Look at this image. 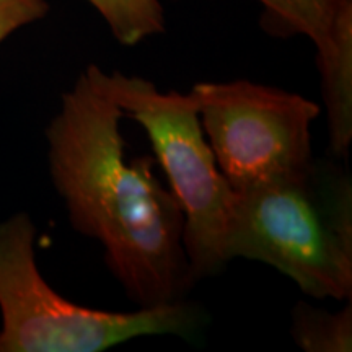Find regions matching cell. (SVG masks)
I'll return each mask as SVG.
<instances>
[{
    "label": "cell",
    "mask_w": 352,
    "mask_h": 352,
    "mask_svg": "<svg viewBox=\"0 0 352 352\" xmlns=\"http://www.w3.org/2000/svg\"><path fill=\"white\" fill-rule=\"evenodd\" d=\"M88 65L63 95L46 131L54 186L78 233L100 241L104 263L138 307L186 298L192 289L178 201L148 157L127 160L122 111Z\"/></svg>",
    "instance_id": "cell-1"
},
{
    "label": "cell",
    "mask_w": 352,
    "mask_h": 352,
    "mask_svg": "<svg viewBox=\"0 0 352 352\" xmlns=\"http://www.w3.org/2000/svg\"><path fill=\"white\" fill-rule=\"evenodd\" d=\"M226 254L274 267L314 298L352 297V182L315 160L305 175L235 191Z\"/></svg>",
    "instance_id": "cell-2"
},
{
    "label": "cell",
    "mask_w": 352,
    "mask_h": 352,
    "mask_svg": "<svg viewBox=\"0 0 352 352\" xmlns=\"http://www.w3.org/2000/svg\"><path fill=\"white\" fill-rule=\"evenodd\" d=\"M26 214L0 223V352H100L142 336L192 340L206 318L186 298L134 311L77 305L39 274Z\"/></svg>",
    "instance_id": "cell-3"
},
{
    "label": "cell",
    "mask_w": 352,
    "mask_h": 352,
    "mask_svg": "<svg viewBox=\"0 0 352 352\" xmlns=\"http://www.w3.org/2000/svg\"><path fill=\"white\" fill-rule=\"evenodd\" d=\"M101 87L124 116L138 121L183 210V245L192 284L227 266L226 239L235 197L219 170L189 94L160 91L147 78L98 70Z\"/></svg>",
    "instance_id": "cell-4"
},
{
    "label": "cell",
    "mask_w": 352,
    "mask_h": 352,
    "mask_svg": "<svg viewBox=\"0 0 352 352\" xmlns=\"http://www.w3.org/2000/svg\"><path fill=\"white\" fill-rule=\"evenodd\" d=\"M219 170L235 191L305 175L315 164L311 124L320 107L305 96L250 80L191 88Z\"/></svg>",
    "instance_id": "cell-5"
},
{
    "label": "cell",
    "mask_w": 352,
    "mask_h": 352,
    "mask_svg": "<svg viewBox=\"0 0 352 352\" xmlns=\"http://www.w3.org/2000/svg\"><path fill=\"white\" fill-rule=\"evenodd\" d=\"M261 25L274 36H307L316 50L329 148L352 142V0H258Z\"/></svg>",
    "instance_id": "cell-6"
},
{
    "label": "cell",
    "mask_w": 352,
    "mask_h": 352,
    "mask_svg": "<svg viewBox=\"0 0 352 352\" xmlns=\"http://www.w3.org/2000/svg\"><path fill=\"white\" fill-rule=\"evenodd\" d=\"M290 334L296 344L305 352H351V300H347V305L334 314L303 302L297 303L292 310Z\"/></svg>",
    "instance_id": "cell-7"
},
{
    "label": "cell",
    "mask_w": 352,
    "mask_h": 352,
    "mask_svg": "<svg viewBox=\"0 0 352 352\" xmlns=\"http://www.w3.org/2000/svg\"><path fill=\"white\" fill-rule=\"evenodd\" d=\"M107 21L122 46H135L165 32V10L160 0H87Z\"/></svg>",
    "instance_id": "cell-8"
},
{
    "label": "cell",
    "mask_w": 352,
    "mask_h": 352,
    "mask_svg": "<svg viewBox=\"0 0 352 352\" xmlns=\"http://www.w3.org/2000/svg\"><path fill=\"white\" fill-rule=\"evenodd\" d=\"M47 10L46 0H0V43L21 26L41 20Z\"/></svg>",
    "instance_id": "cell-9"
}]
</instances>
